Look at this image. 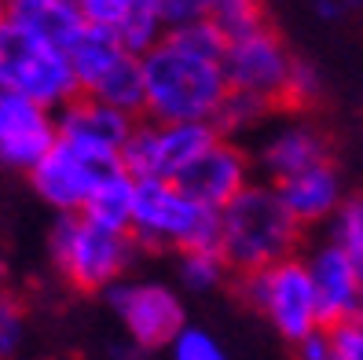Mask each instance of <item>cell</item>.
<instances>
[{"mask_svg":"<svg viewBox=\"0 0 363 360\" xmlns=\"http://www.w3.org/2000/svg\"><path fill=\"white\" fill-rule=\"evenodd\" d=\"M0 280H4V261H0Z\"/></svg>","mask_w":363,"mask_h":360,"instance_id":"cell-35","label":"cell"},{"mask_svg":"<svg viewBox=\"0 0 363 360\" xmlns=\"http://www.w3.org/2000/svg\"><path fill=\"white\" fill-rule=\"evenodd\" d=\"M111 302L121 312V320L140 349L173 346L184 331V305L177 302L173 290H165L158 283L118 287L111 294Z\"/></svg>","mask_w":363,"mask_h":360,"instance_id":"cell-9","label":"cell"},{"mask_svg":"<svg viewBox=\"0 0 363 360\" xmlns=\"http://www.w3.org/2000/svg\"><path fill=\"white\" fill-rule=\"evenodd\" d=\"M319 96H323V84H319V74L312 62L305 59H294L290 77L283 84V96H279V107L275 111H312Z\"/></svg>","mask_w":363,"mask_h":360,"instance_id":"cell-25","label":"cell"},{"mask_svg":"<svg viewBox=\"0 0 363 360\" xmlns=\"http://www.w3.org/2000/svg\"><path fill=\"white\" fill-rule=\"evenodd\" d=\"M206 23H213L224 40L231 45V40H242L250 33H257L268 26V11H264V0H217L209 11Z\"/></svg>","mask_w":363,"mask_h":360,"instance_id":"cell-22","label":"cell"},{"mask_svg":"<svg viewBox=\"0 0 363 360\" xmlns=\"http://www.w3.org/2000/svg\"><path fill=\"white\" fill-rule=\"evenodd\" d=\"M290 67H294V55L286 48V40L272 26L250 33L242 40H231L228 55H224L228 89L242 92V96H257L272 111L279 107V96H283V84L290 77Z\"/></svg>","mask_w":363,"mask_h":360,"instance_id":"cell-7","label":"cell"},{"mask_svg":"<svg viewBox=\"0 0 363 360\" xmlns=\"http://www.w3.org/2000/svg\"><path fill=\"white\" fill-rule=\"evenodd\" d=\"M217 0H162V18L173 26H187V23H206Z\"/></svg>","mask_w":363,"mask_h":360,"instance_id":"cell-32","label":"cell"},{"mask_svg":"<svg viewBox=\"0 0 363 360\" xmlns=\"http://www.w3.org/2000/svg\"><path fill=\"white\" fill-rule=\"evenodd\" d=\"M0 15L11 26L26 30L30 37L45 40V45H52L62 55L70 52V45L84 30V18L74 0H8Z\"/></svg>","mask_w":363,"mask_h":360,"instance_id":"cell-15","label":"cell"},{"mask_svg":"<svg viewBox=\"0 0 363 360\" xmlns=\"http://www.w3.org/2000/svg\"><path fill=\"white\" fill-rule=\"evenodd\" d=\"M297 360H330V338L327 331L308 334L305 342H297Z\"/></svg>","mask_w":363,"mask_h":360,"instance_id":"cell-33","label":"cell"},{"mask_svg":"<svg viewBox=\"0 0 363 360\" xmlns=\"http://www.w3.org/2000/svg\"><path fill=\"white\" fill-rule=\"evenodd\" d=\"M89 26L111 30L125 52H151L162 18V0H74Z\"/></svg>","mask_w":363,"mask_h":360,"instance_id":"cell-14","label":"cell"},{"mask_svg":"<svg viewBox=\"0 0 363 360\" xmlns=\"http://www.w3.org/2000/svg\"><path fill=\"white\" fill-rule=\"evenodd\" d=\"M330 360H363V320H349L327 331Z\"/></svg>","mask_w":363,"mask_h":360,"instance_id":"cell-30","label":"cell"},{"mask_svg":"<svg viewBox=\"0 0 363 360\" xmlns=\"http://www.w3.org/2000/svg\"><path fill=\"white\" fill-rule=\"evenodd\" d=\"M275 192H279L286 214L297 224L327 221V217L337 214V206L345 202V195H341V173L334 169V162L312 165V169H305V173H297L290 180H279Z\"/></svg>","mask_w":363,"mask_h":360,"instance_id":"cell-16","label":"cell"},{"mask_svg":"<svg viewBox=\"0 0 363 360\" xmlns=\"http://www.w3.org/2000/svg\"><path fill=\"white\" fill-rule=\"evenodd\" d=\"M173 184L180 187V195H187L202 209H220L246 187V155L239 147H231L224 140H217L206 155H199L187 169L173 177Z\"/></svg>","mask_w":363,"mask_h":360,"instance_id":"cell-11","label":"cell"},{"mask_svg":"<svg viewBox=\"0 0 363 360\" xmlns=\"http://www.w3.org/2000/svg\"><path fill=\"white\" fill-rule=\"evenodd\" d=\"M121 55H125V48H121V40H118L111 30H99V26L84 23L81 37L74 40L70 52H67L70 70H74V77H77V89L89 92L92 84H96L106 70H111Z\"/></svg>","mask_w":363,"mask_h":360,"instance_id":"cell-20","label":"cell"},{"mask_svg":"<svg viewBox=\"0 0 363 360\" xmlns=\"http://www.w3.org/2000/svg\"><path fill=\"white\" fill-rule=\"evenodd\" d=\"M118 162H121V169H125L133 180L162 177V173H158V129H151V125H140V129H133L129 140L121 143Z\"/></svg>","mask_w":363,"mask_h":360,"instance_id":"cell-24","label":"cell"},{"mask_svg":"<svg viewBox=\"0 0 363 360\" xmlns=\"http://www.w3.org/2000/svg\"><path fill=\"white\" fill-rule=\"evenodd\" d=\"M0 84L8 92L26 96L37 107L59 99L70 103L74 96H81L70 59L45 40L30 37L26 30L11 26L4 15H0Z\"/></svg>","mask_w":363,"mask_h":360,"instance_id":"cell-4","label":"cell"},{"mask_svg":"<svg viewBox=\"0 0 363 360\" xmlns=\"http://www.w3.org/2000/svg\"><path fill=\"white\" fill-rule=\"evenodd\" d=\"M239 294L257 312H264L272 327L286 342H305L308 334L323 331L319 327V305H315V287L308 276V265L286 258L272 268L239 276Z\"/></svg>","mask_w":363,"mask_h":360,"instance_id":"cell-5","label":"cell"},{"mask_svg":"<svg viewBox=\"0 0 363 360\" xmlns=\"http://www.w3.org/2000/svg\"><path fill=\"white\" fill-rule=\"evenodd\" d=\"M111 173H118V169H103V165L89 162L70 143H62L55 136V147L33 165V187L52 206H59L62 214H70V209H84L89 195L96 192V184Z\"/></svg>","mask_w":363,"mask_h":360,"instance_id":"cell-13","label":"cell"},{"mask_svg":"<svg viewBox=\"0 0 363 360\" xmlns=\"http://www.w3.org/2000/svg\"><path fill=\"white\" fill-rule=\"evenodd\" d=\"M217 129L209 121H184V125H162L158 129V173L173 180L180 169H187L199 155H206L217 143Z\"/></svg>","mask_w":363,"mask_h":360,"instance_id":"cell-19","label":"cell"},{"mask_svg":"<svg viewBox=\"0 0 363 360\" xmlns=\"http://www.w3.org/2000/svg\"><path fill=\"white\" fill-rule=\"evenodd\" d=\"M169 40L180 48H187L191 55H202V59H213L224 67V55H228V40L224 33L213 26V23H187V26H173Z\"/></svg>","mask_w":363,"mask_h":360,"instance_id":"cell-26","label":"cell"},{"mask_svg":"<svg viewBox=\"0 0 363 360\" xmlns=\"http://www.w3.org/2000/svg\"><path fill=\"white\" fill-rule=\"evenodd\" d=\"M330 162V140L323 129L315 125H290V129H279L261 151V165L279 180H290L297 173H305L312 165Z\"/></svg>","mask_w":363,"mask_h":360,"instance_id":"cell-17","label":"cell"},{"mask_svg":"<svg viewBox=\"0 0 363 360\" xmlns=\"http://www.w3.org/2000/svg\"><path fill=\"white\" fill-rule=\"evenodd\" d=\"M334 246L363 280V195H349L334 214Z\"/></svg>","mask_w":363,"mask_h":360,"instance_id":"cell-23","label":"cell"},{"mask_svg":"<svg viewBox=\"0 0 363 360\" xmlns=\"http://www.w3.org/2000/svg\"><path fill=\"white\" fill-rule=\"evenodd\" d=\"M297 236H301V224L286 214L275 187L246 184L220 209V258L239 276L294 258Z\"/></svg>","mask_w":363,"mask_h":360,"instance_id":"cell-2","label":"cell"},{"mask_svg":"<svg viewBox=\"0 0 363 360\" xmlns=\"http://www.w3.org/2000/svg\"><path fill=\"white\" fill-rule=\"evenodd\" d=\"M268 111L272 107H268L264 99H257V96L228 92V99L220 103L217 118H213V129H217V136H220V129L228 133V129H239V125H253V121H261Z\"/></svg>","mask_w":363,"mask_h":360,"instance_id":"cell-27","label":"cell"},{"mask_svg":"<svg viewBox=\"0 0 363 360\" xmlns=\"http://www.w3.org/2000/svg\"><path fill=\"white\" fill-rule=\"evenodd\" d=\"M133 231L143 246H180L191 250H213L220 253V214L202 209L180 187L165 177L136 180L133 192Z\"/></svg>","mask_w":363,"mask_h":360,"instance_id":"cell-3","label":"cell"},{"mask_svg":"<svg viewBox=\"0 0 363 360\" xmlns=\"http://www.w3.org/2000/svg\"><path fill=\"white\" fill-rule=\"evenodd\" d=\"M52 258L77 290H99L129 261V239L103 231L77 214H62L52 228Z\"/></svg>","mask_w":363,"mask_h":360,"instance_id":"cell-6","label":"cell"},{"mask_svg":"<svg viewBox=\"0 0 363 360\" xmlns=\"http://www.w3.org/2000/svg\"><path fill=\"white\" fill-rule=\"evenodd\" d=\"M224 258L220 253H213V250H191L184 253V280L187 287H195V290H206L213 283H220L224 276Z\"/></svg>","mask_w":363,"mask_h":360,"instance_id":"cell-28","label":"cell"},{"mask_svg":"<svg viewBox=\"0 0 363 360\" xmlns=\"http://www.w3.org/2000/svg\"><path fill=\"white\" fill-rule=\"evenodd\" d=\"M133 192H136V180L125 173V169H118V173L103 177L96 184V192L84 202L81 217L96 228H103V231L125 236V231L133 228Z\"/></svg>","mask_w":363,"mask_h":360,"instance_id":"cell-18","label":"cell"},{"mask_svg":"<svg viewBox=\"0 0 363 360\" xmlns=\"http://www.w3.org/2000/svg\"><path fill=\"white\" fill-rule=\"evenodd\" d=\"M173 360H228V353L220 349V342L213 334L184 327L180 338L173 342Z\"/></svg>","mask_w":363,"mask_h":360,"instance_id":"cell-29","label":"cell"},{"mask_svg":"<svg viewBox=\"0 0 363 360\" xmlns=\"http://www.w3.org/2000/svg\"><path fill=\"white\" fill-rule=\"evenodd\" d=\"M81 96H92L99 99L103 107H111V111H121V114H136L147 107V89H143V67H140V59L133 52H125L111 70H106L89 92H81Z\"/></svg>","mask_w":363,"mask_h":360,"instance_id":"cell-21","label":"cell"},{"mask_svg":"<svg viewBox=\"0 0 363 360\" xmlns=\"http://www.w3.org/2000/svg\"><path fill=\"white\" fill-rule=\"evenodd\" d=\"M55 147V125L45 107L0 84V162L33 169Z\"/></svg>","mask_w":363,"mask_h":360,"instance_id":"cell-12","label":"cell"},{"mask_svg":"<svg viewBox=\"0 0 363 360\" xmlns=\"http://www.w3.org/2000/svg\"><path fill=\"white\" fill-rule=\"evenodd\" d=\"M23 338V305L11 294H0V356H11Z\"/></svg>","mask_w":363,"mask_h":360,"instance_id":"cell-31","label":"cell"},{"mask_svg":"<svg viewBox=\"0 0 363 360\" xmlns=\"http://www.w3.org/2000/svg\"><path fill=\"white\" fill-rule=\"evenodd\" d=\"M308 265V276L315 287V305H319V327L330 331L337 324L363 320V280L349 265V258L334 243L319 246Z\"/></svg>","mask_w":363,"mask_h":360,"instance_id":"cell-10","label":"cell"},{"mask_svg":"<svg viewBox=\"0 0 363 360\" xmlns=\"http://www.w3.org/2000/svg\"><path fill=\"white\" fill-rule=\"evenodd\" d=\"M129 133H133L129 114L103 107L92 96H74L67 103V111H62L59 129H55V136L62 143H70L77 155H84L103 169H121L118 151L129 140Z\"/></svg>","mask_w":363,"mask_h":360,"instance_id":"cell-8","label":"cell"},{"mask_svg":"<svg viewBox=\"0 0 363 360\" xmlns=\"http://www.w3.org/2000/svg\"><path fill=\"white\" fill-rule=\"evenodd\" d=\"M341 11H345L341 0H315V15L319 18H341Z\"/></svg>","mask_w":363,"mask_h":360,"instance_id":"cell-34","label":"cell"},{"mask_svg":"<svg viewBox=\"0 0 363 360\" xmlns=\"http://www.w3.org/2000/svg\"><path fill=\"white\" fill-rule=\"evenodd\" d=\"M143 89H147V114H155L162 125L184 121H209L217 118L220 103L228 99L224 67L213 59L191 55L173 40H158L151 52H143Z\"/></svg>","mask_w":363,"mask_h":360,"instance_id":"cell-1","label":"cell"}]
</instances>
